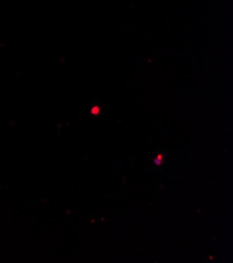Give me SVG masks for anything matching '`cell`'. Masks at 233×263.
I'll return each instance as SVG.
<instances>
[{"mask_svg":"<svg viewBox=\"0 0 233 263\" xmlns=\"http://www.w3.org/2000/svg\"><path fill=\"white\" fill-rule=\"evenodd\" d=\"M161 159H162V156H161V155H159V156H158V159L156 160V164H157V165L161 164Z\"/></svg>","mask_w":233,"mask_h":263,"instance_id":"1","label":"cell"}]
</instances>
